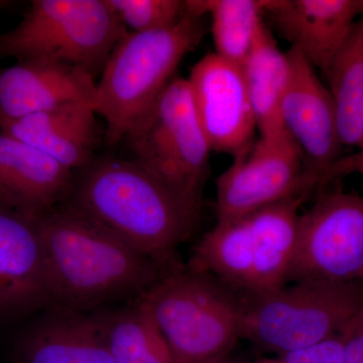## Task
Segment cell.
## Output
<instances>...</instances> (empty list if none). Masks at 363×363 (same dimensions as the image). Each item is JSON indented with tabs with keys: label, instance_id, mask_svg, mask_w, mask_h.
<instances>
[{
	"label": "cell",
	"instance_id": "cell-1",
	"mask_svg": "<svg viewBox=\"0 0 363 363\" xmlns=\"http://www.w3.org/2000/svg\"><path fill=\"white\" fill-rule=\"evenodd\" d=\"M33 219L44 253L48 310L93 314L108 309L142 297L172 269L66 202Z\"/></svg>",
	"mask_w": 363,
	"mask_h": 363
},
{
	"label": "cell",
	"instance_id": "cell-2",
	"mask_svg": "<svg viewBox=\"0 0 363 363\" xmlns=\"http://www.w3.org/2000/svg\"><path fill=\"white\" fill-rule=\"evenodd\" d=\"M67 204L138 252L169 262L201 221L202 204L184 197L131 160L91 162Z\"/></svg>",
	"mask_w": 363,
	"mask_h": 363
},
{
	"label": "cell",
	"instance_id": "cell-3",
	"mask_svg": "<svg viewBox=\"0 0 363 363\" xmlns=\"http://www.w3.org/2000/svg\"><path fill=\"white\" fill-rule=\"evenodd\" d=\"M207 33L204 16H186L175 26L130 33L114 48L97 81L95 111L106 123L109 145L123 142L174 78L188 52Z\"/></svg>",
	"mask_w": 363,
	"mask_h": 363
},
{
	"label": "cell",
	"instance_id": "cell-4",
	"mask_svg": "<svg viewBox=\"0 0 363 363\" xmlns=\"http://www.w3.org/2000/svg\"><path fill=\"white\" fill-rule=\"evenodd\" d=\"M216 279L172 267L143 296L175 363H219L241 338V302Z\"/></svg>",
	"mask_w": 363,
	"mask_h": 363
},
{
	"label": "cell",
	"instance_id": "cell-5",
	"mask_svg": "<svg viewBox=\"0 0 363 363\" xmlns=\"http://www.w3.org/2000/svg\"><path fill=\"white\" fill-rule=\"evenodd\" d=\"M128 33L106 0H33L23 21L0 35V58L66 64L96 79Z\"/></svg>",
	"mask_w": 363,
	"mask_h": 363
},
{
	"label": "cell",
	"instance_id": "cell-6",
	"mask_svg": "<svg viewBox=\"0 0 363 363\" xmlns=\"http://www.w3.org/2000/svg\"><path fill=\"white\" fill-rule=\"evenodd\" d=\"M363 309V281H295L241 302V338L284 355L339 333Z\"/></svg>",
	"mask_w": 363,
	"mask_h": 363
},
{
	"label": "cell",
	"instance_id": "cell-7",
	"mask_svg": "<svg viewBox=\"0 0 363 363\" xmlns=\"http://www.w3.org/2000/svg\"><path fill=\"white\" fill-rule=\"evenodd\" d=\"M131 161L192 201L203 202L211 149L188 79L175 77L124 136Z\"/></svg>",
	"mask_w": 363,
	"mask_h": 363
},
{
	"label": "cell",
	"instance_id": "cell-8",
	"mask_svg": "<svg viewBox=\"0 0 363 363\" xmlns=\"http://www.w3.org/2000/svg\"><path fill=\"white\" fill-rule=\"evenodd\" d=\"M322 184L323 177L308 164L288 131L259 136L217 179V221L240 218L293 196L313 192Z\"/></svg>",
	"mask_w": 363,
	"mask_h": 363
},
{
	"label": "cell",
	"instance_id": "cell-9",
	"mask_svg": "<svg viewBox=\"0 0 363 363\" xmlns=\"http://www.w3.org/2000/svg\"><path fill=\"white\" fill-rule=\"evenodd\" d=\"M363 281V196L320 192L298 221L288 283Z\"/></svg>",
	"mask_w": 363,
	"mask_h": 363
},
{
	"label": "cell",
	"instance_id": "cell-10",
	"mask_svg": "<svg viewBox=\"0 0 363 363\" xmlns=\"http://www.w3.org/2000/svg\"><path fill=\"white\" fill-rule=\"evenodd\" d=\"M188 81L211 152L233 159L247 152L257 128L243 67L208 54L191 69Z\"/></svg>",
	"mask_w": 363,
	"mask_h": 363
},
{
	"label": "cell",
	"instance_id": "cell-11",
	"mask_svg": "<svg viewBox=\"0 0 363 363\" xmlns=\"http://www.w3.org/2000/svg\"><path fill=\"white\" fill-rule=\"evenodd\" d=\"M286 54L289 80L281 107L284 128L300 145L308 164L324 178L325 172L340 159L343 147L335 104L304 55L292 45Z\"/></svg>",
	"mask_w": 363,
	"mask_h": 363
},
{
	"label": "cell",
	"instance_id": "cell-12",
	"mask_svg": "<svg viewBox=\"0 0 363 363\" xmlns=\"http://www.w3.org/2000/svg\"><path fill=\"white\" fill-rule=\"evenodd\" d=\"M49 309L44 253L35 219L0 205V321Z\"/></svg>",
	"mask_w": 363,
	"mask_h": 363
},
{
	"label": "cell",
	"instance_id": "cell-13",
	"mask_svg": "<svg viewBox=\"0 0 363 363\" xmlns=\"http://www.w3.org/2000/svg\"><path fill=\"white\" fill-rule=\"evenodd\" d=\"M264 14L279 35L326 76L363 16V0H264Z\"/></svg>",
	"mask_w": 363,
	"mask_h": 363
},
{
	"label": "cell",
	"instance_id": "cell-14",
	"mask_svg": "<svg viewBox=\"0 0 363 363\" xmlns=\"http://www.w3.org/2000/svg\"><path fill=\"white\" fill-rule=\"evenodd\" d=\"M97 81L83 69L23 61L0 70V119H16L71 104H96Z\"/></svg>",
	"mask_w": 363,
	"mask_h": 363
},
{
	"label": "cell",
	"instance_id": "cell-15",
	"mask_svg": "<svg viewBox=\"0 0 363 363\" xmlns=\"http://www.w3.org/2000/svg\"><path fill=\"white\" fill-rule=\"evenodd\" d=\"M76 177L42 150L0 133V205L35 218L65 202Z\"/></svg>",
	"mask_w": 363,
	"mask_h": 363
},
{
	"label": "cell",
	"instance_id": "cell-16",
	"mask_svg": "<svg viewBox=\"0 0 363 363\" xmlns=\"http://www.w3.org/2000/svg\"><path fill=\"white\" fill-rule=\"evenodd\" d=\"M97 112L71 104L16 119H0V133L42 150L71 171L92 161L98 140Z\"/></svg>",
	"mask_w": 363,
	"mask_h": 363
},
{
	"label": "cell",
	"instance_id": "cell-17",
	"mask_svg": "<svg viewBox=\"0 0 363 363\" xmlns=\"http://www.w3.org/2000/svg\"><path fill=\"white\" fill-rule=\"evenodd\" d=\"M16 363H116L92 314L43 312L21 332Z\"/></svg>",
	"mask_w": 363,
	"mask_h": 363
},
{
	"label": "cell",
	"instance_id": "cell-18",
	"mask_svg": "<svg viewBox=\"0 0 363 363\" xmlns=\"http://www.w3.org/2000/svg\"><path fill=\"white\" fill-rule=\"evenodd\" d=\"M312 192L302 193L250 215L253 241L250 295L286 285L297 247L300 208Z\"/></svg>",
	"mask_w": 363,
	"mask_h": 363
},
{
	"label": "cell",
	"instance_id": "cell-19",
	"mask_svg": "<svg viewBox=\"0 0 363 363\" xmlns=\"http://www.w3.org/2000/svg\"><path fill=\"white\" fill-rule=\"evenodd\" d=\"M143 296L93 313L109 353L116 363H175Z\"/></svg>",
	"mask_w": 363,
	"mask_h": 363
},
{
	"label": "cell",
	"instance_id": "cell-20",
	"mask_svg": "<svg viewBox=\"0 0 363 363\" xmlns=\"http://www.w3.org/2000/svg\"><path fill=\"white\" fill-rule=\"evenodd\" d=\"M243 71L259 136L279 135L285 130L281 107L288 84L289 62L264 21L255 33Z\"/></svg>",
	"mask_w": 363,
	"mask_h": 363
},
{
	"label": "cell",
	"instance_id": "cell-21",
	"mask_svg": "<svg viewBox=\"0 0 363 363\" xmlns=\"http://www.w3.org/2000/svg\"><path fill=\"white\" fill-rule=\"evenodd\" d=\"M190 269L211 277L224 286L250 292L253 274V241L250 215L217 221L196 245Z\"/></svg>",
	"mask_w": 363,
	"mask_h": 363
},
{
	"label": "cell",
	"instance_id": "cell-22",
	"mask_svg": "<svg viewBox=\"0 0 363 363\" xmlns=\"http://www.w3.org/2000/svg\"><path fill=\"white\" fill-rule=\"evenodd\" d=\"M342 145L359 147L363 136V16L326 74Z\"/></svg>",
	"mask_w": 363,
	"mask_h": 363
},
{
	"label": "cell",
	"instance_id": "cell-23",
	"mask_svg": "<svg viewBox=\"0 0 363 363\" xmlns=\"http://www.w3.org/2000/svg\"><path fill=\"white\" fill-rule=\"evenodd\" d=\"M186 13L211 16L215 54L243 67L264 16V0H192Z\"/></svg>",
	"mask_w": 363,
	"mask_h": 363
},
{
	"label": "cell",
	"instance_id": "cell-24",
	"mask_svg": "<svg viewBox=\"0 0 363 363\" xmlns=\"http://www.w3.org/2000/svg\"><path fill=\"white\" fill-rule=\"evenodd\" d=\"M130 33H147L175 26L186 16L180 0H106Z\"/></svg>",
	"mask_w": 363,
	"mask_h": 363
},
{
	"label": "cell",
	"instance_id": "cell-25",
	"mask_svg": "<svg viewBox=\"0 0 363 363\" xmlns=\"http://www.w3.org/2000/svg\"><path fill=\"white\" fill-rule=\"evenodd\" d=\"M284 363H344L340 333L303 350L281 355Z\"/></svg>",
	"mask_w": 363,
	"mask_h": 363
},
{
	"label": "cell",
	"instance_id": "cell-26",
	"mask_svg": "<svg viewBox=\"0 0 363 363\" xmlns=\"http://www.w3.org/2000/svg\"><path fill=\"white\" fill-rule=\"evenodd\" d=\"M344 363H363V309L341 329Z\"/></svg>",
	"mask_w": 363,
	"mask_h": 363
},
{
	"label": "cell",
	"instance_id": "cell-27",
	"mask_svg": "<svg viewBox=\"0 0 363 363\" xmlns=\"http://www.w3.org/2000/svg\"><path fill=\"white\" fill-rule=\"evenodd\" d=\"M350 174H358L363 177V152H357L333 162L325 172L324 183Z\"/></svg>",
	"mask_w": 363,
	"mask_h": 363
},
{
	"label": "cell",
	"instance_id": "cell-28",
	"mask_svg": "<svg viewBox=\"0 0 363 363\" xmlns=\"http://www.w3.org/2000/svg\"><path fill=\"white\" fill-rule=\"evenodd\" d=\"M259 363H284L281 359L279 360H266V362H262Z\"/></svg>",
	"mask_w": 363,
	"mask_h": 363
},
{
	"label": "cell",
	"instance_id": "cell-29",
	"mask_svg": "<svg viewBox=\"0 0 363 363\" xmlns=\"http://www.w3.org/2000/svg\"><path fill=\"white\" fill-rule=\"evenodd\" d=\"M358 152H363V136H362V143H360V145H359V147H358Z\"/></svg>",
	"mask_w": 363,
	"mask_h": 363
}]
</instances>
